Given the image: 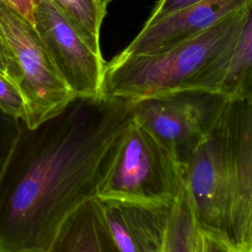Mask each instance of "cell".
I'll return each instance as SVG.
<instances>
[{
	"mask_svg": "<svg viewBox=\"0 0 252 252\" xmlns=\"http://www.w3.org/2000/svg\"><path fill=\"white\" fill-rule=\"evenodd\" d=\"M252 0H201L144 25L117 56L153 54L168 49L214 26Z\"/></svg>",
	"mask_w": 252,
	"mask_h": 252,
	"instance_id": "9",
	"label": "cell"
},
{
	"mask_svg": "<svg viewBox=\"0 0 252 252\" xmlns=\"http://www.w3.org/2000/svg\"><path fill=\"white\" fill-rule=\"evenodd\" d=\"M19 252H46L43 250H23V251H19Z\"/></svg>",
	"mask_w": 252,
	"mask_h": 252,
	"instance_id": "22",
	"label": "cell"
},
{
	"mask_svg": "<svg viewBox=\"0 0 252 252\" xmlns=\"http://www.w3.org/2000/svg\"><path fill=\"white\" fill-rule=\"evenodd\" d=\"M97 1H98V3H99L103 8L107 9V6H108L111 2H113L114 0H97Z\"/></svg>",
	"mask_w": 252,
	"mask_h": 252,
	"instance_id": "21",
	"label": "cell"
},
{
	"mask_svg": "<svg viewBox=\"0 0 252 252\" xmlns=\"http://www.w3.org/2000/svg\"><path fill=\"white\" fill-rule=\"evenodd\" d=\"M199 1L201 0H158L156 5L154 6V9L151 15L149 16V18L147 19L144 25L151 24L152 22H154L159 17H162L170 12L192 5Z\"/></svg>",
	"mask_w": 252,
	"mask_h": 252,
	"instance_id": "18",
	"label": "cell"
},
{
	"mask_svg": "<svg viewBox=\"0 0 252 252\" xmlns=\"http://www.w3.org/2000/svg\"><path fill=\"white\" fill-rule=\"evenodd\" d=\"M0 109L25 121L26 109L23 97L14 83L2 75H0Z\"/></svg>",
	"mask_w": 252,
	"mask_h": 252,
	"instance_id": "15",
	"label": "cell"
},
{
	"mask_svg": "<svg viewBox=\"0 0 252 252\" xmlns=\"http://www.w3.org/2000/svg\"><path fill=\"white\" fill-rule=\"evenodd\" d=\"M226 102L182 170L184 187L199 227L229 238Z\"/></svg>",
	"mask_w": 252,
	"mask_h": 252,
	"instance_id": "6",
	"label": "cell"
},
{
	"mask_svg": "<svg viewBox=\"0 0 252 252\" xmlns=\"http://www.w3.org/2000/svg\"><path fill=\"white\" fill-rule=\"evenodd\" d=\"M183 188L181 165L133 117L97 187L96 198L172 204Z\"/></svg>",
	"mask_w": 252,
	"mask_h": 252,
	"instance_id": "3",
	"label": "cell"
},
{
	"mask_svg": "<svg viewBox=\"0 0 252 252\" xmlns=\"http://www.w3.org/2000/svg\"><path fill=\"white\" fill-rule=\"evenodd\" d=\"M229 238L252 250V97L227 99Z\"/></svg>",
	"mask_w": 252,
	"mask_h": 252,
	"instance_id": "8",
	"label": "cell"
},
{
	"mask_svg": "<svg viewBox=\"0 0 252 252\" xmlns=\"http://www.w3.org/2000/svg\"><path fill=\"white\" fill-rule=\"evenodd\" d=\"M72 25L81 38L97 54L100 49V30L106 15L97 0H50Z\"/></svg>",
	"mask_w": 252,
	"mask_h": 252,
	"instance_id": "14",
	"label": "cell"
},
{
	"mask_svg": "<svg viewBox=\"0 0 252 252\" xmlns=\"http://www.w3.org/2000/svg\"><path fill=\"white\" fill-rule=\"evenodd\" d=\"M34 29L75 98H101L105 60L93 51L50 0H38Z\"/></svg>",
	"mask_w": 252,
	"mask_h": 252,
	"instance_id": "7",
	"label": "cell"
},
{
	"mask_svg": "<svg viewBox=\"0 0 252 252\" xmlns=\"http://www.w3.org/2000/svg\"><path fill=\"white\" fill-rule=\"evenodd\" d=\"M131 101L75 98L30 128L23 120L0 174V252L47 251L63 220L96 197Z\"/></svg>",
	"mask_w": 252,
	"mask_h": 252,
	"instance_id": "1",
	"label": "cell"
},
{
	"mask_svg": "<svg viewBox=\"0 0 252 252\" xmlns=\"http://www.w3.org/2000/svg\"><path fill=\"white\" fill-rule=\"evenodd\" d=\"M98 201L121 252H162L172 204L121 199Z\"/></svg>",
	"mask_w": 252,
	"mask_h": 252,
	"instance_id": "10",
	"label": "cell"
},
{
	"mask_svg": "<svg viewBox=\"0 0 252 252\" xmlns=\"http://www.w3.org/2000/svg\"><path fill=\"white\" fill-rule=\"evenodd\" d=\"M34 25V9L38 0H0Z\"/></svg>",
	"mask_w": 252,
	"mask_h": 252,
	"instance_id": "19",
	"label": "cell"
},
{
	"mask_svg": "<svg viewBox=\"0 0 252 252\" xmlns=\"http://www.w3.org/2000/svg\"><path fill=\"white\" fill-rule=\"evenodd\" d=\"M252 3L163 51L105 62L101 96L129 101L183 91L220 94Z\"/></svg>",
	"mask_w": 252,
	"mask_h": 252,
	"instance_id": "2",
	"label": "cell"
},
{
	"mask_svg": "<svg viewBox=\"0 0 252 252\" xmlns=\"http://www.w3.org/2000/svg\"><path fill=\"white\" fill-rule=\"evenodd\" d=\"M0 75L9 79L15 85V80H16L15 67L10 57V54L6 48L1 32H0Z\"/></svg>",
	"mask_w": 252,
	"mask_h": 252,
	"instance_id": "20",
	"label": "cell"
},
{
	"mask_svg": "<svg viewBox=\"0 0 252 252\" xmlns=\"http://www.w3.org/2000/svg\"><path fill=\"white\" fill-rule=\"evenodd\" d=\"M46 252H121L103 217L100 203L92 198L61 223Z\"/></svg>",
	"mask_w": 252,
	"mask_h": 252,
	"instance_id": "11",
	"label": "cell"
},
{
	"mask_svg": "<svg viewBox=\"0 0 252 252\" xmlns=\"http://www.w3.org/2000/svg\"><path fill=\"white\" fill-rule=\"evenodd\" d=\"M220 94L227 99L252 97V14L234 47Z\"/></svg>",
	"mask_w": 252,
	"mask_h": 252,
	"instance_id": "12",
	"label": "cell"
},
{
	"mask_svg": "<svg viewBox=\"0 0 252 252\" xmlns=\"http://www.w3.org/2000/svg\"><path fill=\"white\" fill-rule=\"evenodd\" d=\"M0 32L15 67V85L24 100V122L33 128L63 111L75 96L33 25L2 1Z\"/></svg>",
	"mask_w": 252,
	"mask_h": 252,
	"instance_id": "4",
	"label": "cell"
},
{
	"mask_svg": "<svg viewBox=\"0 0 252 252\" xmlns=\"http://www.w3.org/2000/svg\"><path fill=\"white\" fill-rule=\"evenodd\" d=\"M162 252H200V227L185 187L171 205Z\"/></svg>",
	"mask_w": 252,
	"mask_h": 252,
	"instance_id": "13",
	"label": "cell"
},
{
	"mask_svg": "<svg viewBox=\"0 0 252 252\" xmlns=\"http://www.w3.org/2000/svg\"><path fill=\"white\" fill-rule=\"evenodd\" d=\"M21 119L0 109V174L20 130Z\"/></svg>",
	"mask_w": 252,
	"mask_h": 252,
	"instance_id": "16",
	"label": "cell"
},
{
	"mask_svg": "<svg viewBox=\"0 0 252 252\" xmlns=\"http://www.w3.org/2000/svg\"><path fill=\"white\" fill-rule=\"evenodd\" d=\"M200 252H252L236 246L227 236L200 228Z\"/></svg>",
	"mask_w": 252,
	"mask_h": 252,
	"instance_id": "17",
	"label": "cell"
},
{
	"mask_svg": "<svg viewBox=\"0 0 252 252\" xmlns=\"http://www.w3.org/2000/svg\"><path fill=\"white\" fill-rule=\"evenodd\" d=\"M227 98L216 93L183 91L131 101L136 122L184 165L219 119Z\"/></svg>",
	"mask_w": 252,
	"mask_h": 252,
	"instance_id": "5",
	"label": "cell"
}]
</instances>
